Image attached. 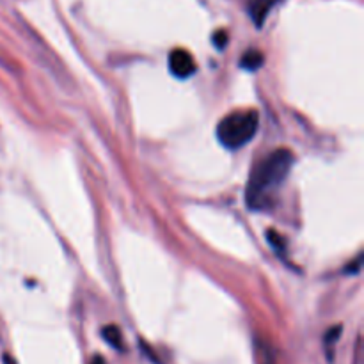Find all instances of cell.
I'll return each mask as SVG.
<instances>
[{
    "label": "cell",
    "instance_id": "1",
    "mask_svg": "<svg viewBox=\"0 0 364 364\" xmlns=\"http://www.w3.org/2000/svg\"><path fill=\"white\" fill-rule=\"evenodd\" d=\"M294 166V153L288 148L274 149L251 173L245 187V201L251 210H265L274 191L283 185Z\"/></svg>",
    "mask_w": 364,
    "mask_h": 364
},
{
    "label": "cell",
    "instance_id": "2",
    "mask_svg": "<svg viewBox=\"0 0 364 364\" xmlns=\"http://www.w3.org/2000/svg\"><path fill=\"white\" fill-rule=\"evenodd\" d=\"M259 127V114L255 109L228 114L217 124V139L228 149H238L252 141Z\"/></svg>",
    "mask_w": 364,
    "mask_h": 364
},
{
    "label": "cell",
    "instance_id": "3",
    "mask_svg": "<svg viewBox=\"0 0 364 364\" xmlns=\"http://www.w3.org/2000/svg\"><path fill=\"white\" fill-rule=\"evenodd\" d=\"M169 70L176 78H188L194 75L196 63L187 50H173L169 55Z\"/></svg>",
    "mask_w": 364,
    "mask_h": 364
},
{
    "label": "cell",
    "instance_id": "4",
    "mask_svg": "<svg viewBox=\"0 0 364 364\" xmlns=\"http://www.w3.org/2000/svg\"><path fill=\"white\" fill-rule=\"evenodd\" d=\"M274 4H276V0H249V16L255 20L256 27H262Z\"/></svg>",
    "mask_w": 364,
    "mask_h": 364
},
{
    "label": "cell",
    "instance_id": "5",
    "mask_svg": "<svg viewBox=\"0 0 364 364\" xmlns=\"http://www.w3.org/2000/svg\"><path fill=\"white\" fill-rule=\"evenodd\" d=\"M263 63H265V57L259 50H247L240 59V66L249 71H256L258 68H262Z\"/></svg>",
    "mask_w": 364,
    "mask_h": 364
},
{
    "label": "cell",
    "instance_id": "6",
    "mask_svg": "<svg viewBox=\"0 0 364 364\" xmlns=\"http://www.w3.org/2000/svg\"><path fill=\"white\" fill-rule=\"evenodd\" d=\"M102 336H103V340H105L109 345H112L116 350H121V348H123V336H121L119 327H116V326L103 327Z\"/></svg>",
    "mask_w": 364,
    "mask_h": 364
},
{
    "label": "cell",
    "instance_id": "7",
    "mask_svg": "<svg viewBox=\"0 0 364 364\" xmlns=\"http://www.w3.org/2000/svg\"><path fill=\"white\" fill-rule=\"evenodd\" d=\"M213 43H215L217 48H223V46H226V43H228L226 31H217L215 34H213Z\"/></svg>",
    "mask_w": 364,
    "mask_h": 364
},
{
    "label": "cell",
    "instance_id": "8",
    "mask_svg": "<svg viewBox=\"0 0 364 364\" xmlns=\"http://www.w3.org/2000/svg\"><path fill=\"white\" fill-rule=\"evenodd\" d=\"M340 334H341V327H333V329H331L329 333H327L326 343L327 345H333L334 341L338 340V336H340Z\"/></svg>",
    "mask_w": 364,
    "mask_h": 364
},
{
    "label": "cell",
    "instance_id": "9",
    "mask_svg": "<svg viewBox=\"0 0 364 364\" xmlns=\"http://www.w3.org/2000/svg\"><path fill=\"white\" fill-rule=\"evenodd\" d=\"M4 364H16L13 361V358H9V355H4Z\"/></svg>",
    "mask_w": 364,
    "mask_h": 364
},
{
    "label": "cell",
    "instance_id": "10",
    "mask_svg": "<svg viewBox=\"0 0 364 364\" xmlns=\"http://www.w3.org/2000/svg\"><path fill=\"white\" fill-rule=\"evenodd\" d=\"M92 364H103V361H102V358H96L95 361H92Z\"/></svg>",
    "mask_w": 364,
    "mask_h": 364
}]
</instances>
